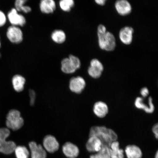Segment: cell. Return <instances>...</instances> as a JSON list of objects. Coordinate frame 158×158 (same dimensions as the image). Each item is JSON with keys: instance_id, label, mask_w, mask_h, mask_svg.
Returning a JSON list of instances; mask_svg holds the SVG:
<instances>
[{"instance_id": "484cf974", "label": "cell", "mask_w": 158, "mask_h": 158, "mask_svg": "<svg viewBox=\"0 0 158 158\" xmlns=\"http://www.w3.org/2000/svg\"><path fill=\"white\" fill-rule=\"evenodd\" d=\"M103 71L95 67L90 66L88 69V73L90 77L94 78L100 77Z\"/></svg>"}, {"instance_id": "277c9868", "label": "cell", "mask_w": 158, "mask_h": 158, "mask_svg": "<svg viewBox=\"0 0 158 158\" xmlns=\"http://www.w3.org/2000/svg\"><path fill=\"white\" fill-rule=\"evenodd\" d=\"M99 46L102 50L110 51L116 47V40L112 33L106 31L105 33H98Z\"/></svg>"}, {"instance_id": "83f0119b", "label": "cell", "mask_w": 158, "mask_h": 158, "mask_svg": "<svg viewBox=\"0 0 158 158\" xmlns=\"http://www.w3.org/2000/svg\"><path fill=\"white\" fill-rule=\"evenodd\" d=\"M90 66L92 67H95L101 69V70L103 71L104 67L102 63L100 61L96 59H93L91 61L90 63Z\"/></svg>"}, {"instance_id": "6da1fadb", "label": "cell", "mask_w": 158, "mask_h": 158, "mask_svg": "<svg viewBox=\"0 0 158 158\" xmlns=\"http://www.w3.org/2000/svg\"><path fill=\"white\" fill-rule=\"evenodd\" d=\"M94 136L102 141V146L110 147L113 142L117 141L118 135L114 130L105 126H94L91 128L89 137Z\"/></svg>"}, {"instance_id": "7a4b0ae2", "label": "cell", "mask_w": 158, "mask_h": 158, "mask_svg": "<svg viewBox=\"0 0 158 158\" xmlns=\"http://www.w3.org/2000/svg\"><path fill=\"white\" fill-rule=\"evenodd\" d=\"M10 132L8 128L6 127L0 128V153L6 155H10L14 152L16 145L15 142L7 141Z\"/></svg>"}, {"instance_id": "30bf717a", "label": "cell", "mask_w": 158, "mask_h": 158, "mask_svg": "<svg viewBox=\"0 0 158 158\" xmlns=\"http://www.w3.org/2000/svg\"><path fill=\"white\" fill-rule=\"evenodd\" d=\"M102 146V142L98 138L91 136L87 142L86 148L89 152L95 153L99 151Z\"/></svg>"}, {"instance_id": "d590c367", "label": "cell", "mask_w": 158, "mask_h": 158, "mask_svg": "<svg viewBox=\"0 0 158 158\" xmlns=\"http://www.w3.org/2000/svg\"><path fill=\"white\" fill-rule=\"evenodd\" d=\"M1 37H0V48H1Z\"/></svg>"}, {"instance_id": "ba28073f", "label": "cell", "mask_w": 158, "mask_h": 158, "mask_svg": "<svg viewBox=\"0 0 158 158\" xmlns=\"http://www.w3.org/2000/svg\"><path fill=\"white\" fill-rule=\"evenodd\" d=\"M44 149L50 153H54L58 151L59 144L56 138L52 135L45 136L43 141Z\"/></svg>"}, {"instance_id": "8992f818", "label": "cell", "mask_w": 158, "mask_h": 158, "mask_svg": "<svg viewBox=\"0 0 158 158\" xmlns=\"http://www.w3.org/2000/svg\"><path fill=\"white\" fill-rule=\"evenodd\" d=\"M7 19L11 25L23 27L26 23V19L24 16L19 14L15 8L11 9L7 13Z\"/></svg>"}, {"instance_id": "ac0fdd59", "label": "cell", "mask_w": 158, "mask_h": 158, "mask_svg": "<svg viewBox=\"0 0 158 158\" xmlns=\"http://www.w3.org/2000/svg\"><path fill=\"white\" fill-rule=\"evenodd\" d=\"M110 158H124V152L120 148L119 143L117 141L112 143L110 147Z\"/></svg>"}, {"instance_id": "e0dca14e", "label": "cell", "mask_w": 158, "mask_h": 158, "mask_svg": "<svg viewBox=\"0 0 158 158\" xmlns=\"http://www.w3.org/2000/svg\"><path fill=\"white\" fill-rule=\"evenodd\" d=\"M94 112L95 115L100 118H103L108 112V106L106 103L102 102H98L94 104Z\"/></svg>"}, {"instance_id": "603a6c76", "label": "cell", "mask_w": 158, "mask_h": 158, "mask_svg": "<svg viewBox=\"0 0 158 158\" xmlns=\"http://www.w3.org/2000/svg\"><path fill=\"white\" fill-rule=\"evenodd\" d=\"M89 158H110V147L102 146L99 151L90 155Z\"/></svg>"}, {"instance_id": "4fadbf2b", "label": "cell", "mask_w": 158, "mask_h": 158, "mask_svg": "<svg viewBox=\"0 0 158 158\" xmlns=\"http://www.w3.org/2000/svg\"><path fill=\"white\" fill-rule=\"evenodd\" d=\"M62 151L64 155L68 158H76L80 153L78 148L70 142H68L63 145Z\"/></svg>"}, {"instance_id": "d4e9b609", "label": "cell", "mask_w": 158, "mask_h": 158, "mask_svg": "<svg viewBox=\"0 0 158 158\" xmlns=\"http://www.w3.org/2000/svg\"><path fill=\"white\" fill-rule=\"evenodd\" d=\"M74 4V2L73 0H62L59 2L61 9L66 12L70 11Z\"/></svg>"}, {"instance_id": "3957f363", "label": "cell", "mask_w": 158, "mask_h": 158, "mask_svg": "<svg viewBox=\"0 0 158 158\" xmlns=\"http://www.w3.org/2000/svg\"><path fill=\"white\" fill-rule=\"evenodd\" d=\"M6 118V124L7 128L13 131L20 129L24 124V120L21 116L20 112L17 110H10Z\"/></svg>"}, {"instance_id": "44dd1931", "label": "cell", "mask_w": 158, "mask_h": 158, "mask_svg": "<svg viewBox=\"0 0 158 158\" xmlns=\"http://www.w3.org/2000/svg\"><path fill=\"white\" fill-rule=\"evenodd\" d=\"M51 38L55 43L62 44L66 41V35L64 31L61 30H55L51 34Z\"/></svg>"}, {"instance_id": "8fae6325", "label": "cell", "mask_w": 158, "mask_h": 158, "mask_svg": "<svg viewBox=\"0 0 158 158\" xmlns=\"http://www.w3.org/2000/svg\"><path fill=\"white\" fill-rule=\"evenodd\" d=\"M135 105L137 108L143 110L147 113H152L155 110V106L153 103V99L151 97H150L148 98V105L145 103L143 98H137L135 102Z\"/></svg>"}, {"instance_id": "e575fe53", "label": "cell", "mask_w": 158, "mask_h": 158, "mask_svg": "<svg viewBox=\"0 0 158 158\" xmlns=\"http://www.w3.org/2000/svg\"><path fill=\"white\" fill-rule=\"evenodd\" d=\"M155 158H158V152L157 151L155 155Z\"/></svg>"}, {"instance_id": "8d00e7d4", "label": "cell", "mask_w": 158, "mask_h": 158, "mask_svg": "<svg viewBox=\"0 0 158 158\" xmlns=\"http://www.w3.org/2000/svg\"><path fill=\"white\" fill-rule=\"evenodd\" d=\"M1 53H0V58H1Z\"/></svg>"}, {"instance_id": "4316f807", "label": "cell", "mask_w": 158, "mask_h": 158, "mask_svg": "<svg viewBox=\"0 0 158 158\" xmlns=\"http://www.w3.org/2000/svg\"><path fill=\"white\" fill-rule=\"evenodd\" d=\"M68 58L77 70L80 68L81 62L80 59L74 55H69Z\"/></svg>"}, {"instance_id": "2e32d148", "label": "cell", "mask_w": 158, "mask_h": 158, "mask_svg": "<svg viewBox=\"0 0 158 158\" xmlns=\"http://www.w3.org/2000/svg\"><path fill=\"white\" fill-rule=\"evenodd\" d=\"M40 9L45 14H50L56 9V4L53 0H42L40 3Z\"/></svg>"}, {"instance_id": "cb8c5ba5", "label": "cell", "mask_w": 158, "mask_h": 158, "mask_svg": "<svg viewBox=\"0 0 158 158\" xmlns=\"http://www.w3.org/2000/svg\"><path fill=\"white\" fill-rule=\"evenodd\" d=\"M14 152L17 158H29V152L25 146H19L16 147Z\"/></svg>"}, {"instance_id": "d6986e66", "label": "cell", "mask_w": 158, "mask_h": 158, "mask_svg": "<svg viewBox=\"0 0 158 158\" xmlns=\"http://www.w3.org/2000/svg\"><path fill=\"white\" fill-rule=\"evenodd\" d=\"M25 82V78L20 75H15L12 79L13 87L16 91L18 92L23 91L24 88Z\"/></svg>"}, {"instance_id": "836d02e7", "label": "cell", "mask_w": 158, "mask_h": 158, "mask_svg": "<svg viewBox=\"0 0 158 158\" xmlns=\"http://www.w3.org/2000/svg\"><path fill=\"white\" fill-rule=\"evenodd\" d=\"M95 2L98 5L103 6L105 4L106 1L105 0H96Z\"/></svg>"}, {"instance_id": "52a82bcc", "label": "cell", "mask_w": 158, "mask_h": 158, "mask_svg": "<svg viewBox=\"0 0 158 158\" xmlns=\"http://www.w3.org/2000/svg\"><path fill=\"white\" fill-rule=\"evenodd\" d=\"M85 81L80 76L71 78L69 83V88L70 90L76 94L81 93L85 87Z\"/></svg>"}, {"instance_id": "f546056e", "label": "cell", "mask_w": 158, "mask_h": 158, "mask_svg": "<svg viewBox=\"0 0 158 158\" xmlns=\"http://www.w3.org/2000/svg\"><path fill=\"white\" fill-rule=\"evenodd\" d=\"M29 95L30 99V104L31 106H33L35 103L36 94L34 90L31 89L29 90Z\"/></svg>"}, {"instance_id": "9c48e42d", "label": "cell", "mask_w": 158, "mask_h": 158, "mask_svg": "<svg viewBox=\"0 0 158 158\" xmlns=\"http://www.w3.org/2000/svg\"><path fill=\"white\" fill-rule=\"evenodd\" d=\"M31 158H46V151L40 145H38L35 142L29 143Z\"/></svg>"}, {"instance_id": "7402d4cb", "label": "cell", "mask_w": 158, "mask_h": 158, "mask_svg": "<svg viewBox=\"0 0 158 158\" xmlns=\"http://www.w3.org/2000/svg\"><path fill=\"white\" fill-rule=\"evenodd\" d=\"M27 1L26 0H17L15 2V8L19 12H23L25 14L31 12V8L25 5Z\"/></svg>"}, {"instance_id": "4dcf8cb0", "label": "cell", "mask_w": 158, "mask_h": 158, "mask_svg": "<svg viewBox=\"0 0 158 158\" xmlns=\"http://www.w3.org/2000/svg\"><path fill=\"white\" fill-rule=\"evenodd\" d=\"M141 95L143 98H146L149 94V91L147 88L144 87L142 88L140 91Z\"/></svg>"}, {"instance_id": "f1b7e54d", "label": "cell", "mask_w": 158, "mask_h": 158, "mask_svg": "<svg viewBox=\"0 0 158 158\" xmlns=\"http://www.w3.org/2000/svg\"><path fill=\"white\" fill-rule=\"evenodd\" d=\"M7 20V16L3 11L0 10V27L4 26L6 23Z\"/></svg>"}, {"instance_id": "ffe728a7", "label": "cell", "mask_w": 158, "mask_h": 158, "mask_svg": "<svg viewBox=\"0 0 158 158\" xmlns=\"http://www.w3.org/2000/svg\"><path fill=\"white\" fill-rule=\"evenodd\" d=\"M61 70L65 74L73 73L77 70L69 58H64L61 62Z\"/></svg>"}, {"instance_id": "1f68e13d", "label": "cell", "mask_w": 158, "mask_h": 158, "mask_svg": "<svg viewBox=\"0 0 158 158\" xmlns=\"http://www.w3.org/2000/svg\"><path fill=\"white\" fill-rule=\"evenodd\" d=\"M106 27L104 25L101 24L98 26V33H104L106 32Z\"/></svg>"}, {"instance_id": "7c38bea8", "label": "cell", "mask_w": 158, "mask_h": 158, "mask_svg": "<svg viewBox=\"0 0 158 158\" xmlns=\"http://www.w3.org/2000/svg\"><path fill=\"white\" fill-rule=\"evenodd\" d=\"M134 29L132 27H125L120 30L119 33V38L123 44L129 45L132 42Z\"/></svg>"}, {"instance_id": "5b68a950", "label": "cell", "mask_w": 158, "mask_h": 158, "mask_svg": "<svg viewBox=\"0 0 158 158\" xmlns=\"http://www.w3.org/2000/svg\"><path fill=\"white\" fill-rule=\"evenodd\" d=\"M6 36L13 44H19L23 40V33L19 27L11 25L7 30Z\"/></svg>"}, {"instance_id": "9a60e30c", "label": "cell", "mask_w": 158, "mask_h": 158, "mask_svg": "<svg viewBox=\"0 0 158 158\" xmlns=\"http://www.w3.org/2000/svg\"><path fill=\"white\" fill-rule=\"evenodd\" d=\"M124 152L127 158H142L143 157L141 149L135 145L126 146Z\"/></svg>"}, {"instance_id": "d6a6232c", "label": "cell", "mask_w": 158, "mask_h": 158, "mask_svg": "<svg viewBox=\"0 0 158 158\" xmlns=\"http://www.w3.org/2000/svg\"><path fill=\"white\" fill-rule=\"evenodd\" d=\"M152 131L155 134V138L157 139L158 137V125L157 123L153 126L152 128Z\"/></svg>"}, {"instance_id": "5bb4252c", "label": "cell", "mask_w": 158, "mask_h": 158, "mask_svg": "<svg viewBox=\"0 0 158 158\" xmlns=\"http://www.w3.org/2000/svg\"><path fill=\"white\" fill-rule=\"evenodd\" d=\"M115 7L117 12L122 15H129L132 10L131 5L126 0H119L116 1Z\"/></svg>"}]
</instances>
